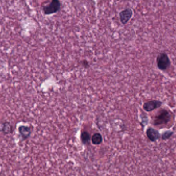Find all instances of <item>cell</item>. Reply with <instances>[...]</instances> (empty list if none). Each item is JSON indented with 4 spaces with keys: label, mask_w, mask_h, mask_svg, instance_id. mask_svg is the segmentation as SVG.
<instances>
[{
    "label": "cell",
    "mask_w": 176,
    "mask_h": 176,
    "mask_svg": "<svg viewBox=\"0 0 176 176\" xmlns=\"http://www.w3.org/2000/svg\"><path fill=\"white\" fill-rule=\"evenodd\" d=\"M61 6V3L60 0H51L49 4L42 6V10L45 15H52L60 11Z\"/></svg>",
    "instance_id": "6da1fadb"
},
{
    "label": "cell",
    "mask_w": 176,
    "mask_h": 176,
    "mask_svg": "<svg viewBox=\"0 0 176 176\" xmlns=\"http://www.w3.org/2000/svg\"><path fill=\"white\" fill-rule=\"evenodd\" d=\"M171 116L168 111L162 110L157 116H155L154 120V124L155 125L165 124L170 121Z\"/></svg>",
    "instance_id": "7a4b0ae2"
},
{
    "label": "cell",
    "mask_w": 176,
    "mask_h": 176,
    "mask_svg": "<svg viewBox=\"0 0 176 176\" xmlns=\"http://www.w3.org/2000/svg\"><path fill=\"white\" fill-rule=\"evenodd\" d=\"M157 66L161 70H166L170 65V62L168 55L165 53H161L157 57Z\"/></svg>",
    "instance_id": "3957f363"
},
{
    "label": "cell",
    "mask_w": 176,
    "mask_h": 176,
    "mask_svg": "<svg viewBox=\"0 0 176 176\" xmlns=\"http://www.w3.org/2000/svg\"><path fill=\"white\" fill-rule=\"evenodd\" d=\"M133 15V11L131 8H127L126 9L123 10L119 13L120 21L121 24L126 25L131 19Z\"/></svg>",
    "instance_id": "277c9868"
},
{
    "label": "cell",
    "mask_w": 176,
    "mask_h": 176,
    "mask_svg": "<svg viewBox=\"0 0 176 176\" xmlns=\"http://www.w3.org/2000/svg\"><path fill=\"white\" fill-rule=\"evenodd\" d=\"M161 102L158 100H151L144 103L143 108L146 111L151 112L156 109L158 108L162 105Z\"/></svg>",
    "instance_id": "5b68a950"
},
{
    "label": "cell",
    "mask_w": 176,
    "mask_h": 176,
    "mask_svg": "<svg viewBox=\"0 0 176 176\" xmlns=\"http://www.w3.org/2000/svg\"><path fill=\"white\" fill-rule=\"evenodd\" d=\"M19 133L23 140L28 139L31 136L32 129L30 127L21 126L19 127Z\"/></svg>",
    "instance_id": "8992f818"
},
{
    "label": "cell",
    "mask_w": 176,
    "mask_h": 176,
    "mask_svg": "<svg viewBox=\"0 0 176 176\" xmlns=\"http://www.w3.org/2000/svg\"><path fill=\"white\" fill-rule=\"evenodd\" d=\"M147 137L151 142H155L160 139V134L158 131L152 128H149L146 131Z\"/></svg>",
    "instance_id": "52a82bcc"
},
{
    "label": "cell",
    "mask_w": 176,
    "mask_h": 176,
    "mask_svg": "<svg viewBox=\"0 0 176 176\" xmlns=\"http://www.w3.org/2000/svg\"><path fill=\"white\" fill-rule=\"evenodd\" d=\"M13 126L10 123L5 122L2 124L1 131L4 134H8L11 133L13 132Z\"/></svg>",
    "instance_id": "ba28073f"
},
{
    "label": "cell",
    "mask_w": 176,
    "mask_h": 176,
    "mask_svg": "<svg viewBox=\"0 0 176 176\" xmlns=\"http://www.w3.org/2000/svg\"><path fill=\"white\" fill-rule=\"evenodd\" d=\"M92 144H94V145H99L101 144L102 142V136L100 133H96L92 136Z\"/></svg>",
    "instance_id": "9c48e42d"
},
{
    "label": "cell",
    "mask_w": 176,
    "mask_h": 176,
    "mask_svg": "<svg viewBox=\"0 0 176 176\" xmlns=\"http://www.w3.org/2000/svg\"><path fill=\"white\" fill-rule=\"evenodd\" d=\"M81 140L84 144H88L91 140V136L87 131H84L81 134Z\"/></svg>",
    "instance_id": "30bf717a"
},
{
    "label": "cell",
    "mask_w": 176,
    "mask_h": 176,
    "mask_svg": "<svg viewBox=\"0 0 176 176\" xmlns=\"http://www.w3.org/2000/svg\"><path fill=\"white\" fill-rule=\"evenodd\" d=\"M173 133L172 131H166L162 134V137L163 140H167V139L170 138V137L173 135Z\"/></svg>",
    "instance_id": "8fae6325"
}]
</instances>
